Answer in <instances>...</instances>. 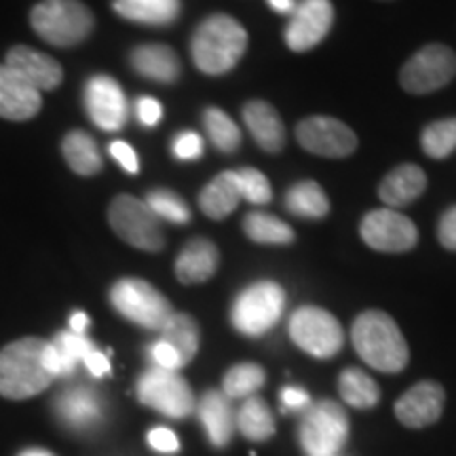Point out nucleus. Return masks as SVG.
<instances>
[{
	"instance_id": "9b49d317",
	"label": "nucleus",
	"mask_w": 456,
	"mask_h": 456,
	"mask_svg": "<svg viewBox=\"0 0 456 456\" xmlns=\"http://www.w3.org/2000/svg\"><path fill=\"white\" fill-rule=\"evenodd\" d=\"M456 77V53L446 45L431 43L419 49L403 64L399 83L408 94L427 95L444 89Z\"/></svg>"
},
{
	"instance_id": "cd10ccee",
	"label": "nucleus",
	"mask_w": 456,
	"mask_h": 456,
	"mask_svg": "<svg viewBox=\"0 0 456 456\" xmlns=\"http://www.w3.org/2000/svg\"><path fill=\"white\" fill-rule=\"evenodd\" d=\"M163 342L178 353L182 366H188L192 362L199 351V342H201V332H199V326L195 317H191L188 313H174L167 323H165L161 330Z\"/></svg>"
},
{
	"instance_id": "9d476101",
	"label": "nucleus",
	"mask_w": 456,
	"mask_h": 456,
	"mask_svg": "<svg viewBox=\"0 0 456 456\" xmlns=\"http://www.w3.org/2000/svg\"><path fill=\"white\" fill-rule=\"evenodd\" d=\"M138 397L144 406L169 419H186L195 412L197 402L191 385L175 370L151 368L140 376Z\"/></svg>"
},
{
	"instance_id": "423d86ee",
	"label": "nucleus",
	"mask_w": 456,
	"mask_h": 456,
	"mask_svg": "<svg viewBox=\"0 0 456 456\" xmlns=\"http://www.w3.org/2000/svg\"><path fill=\"white\" fill-rule=\"evenodd\" d=\"M349 437V416L332 399L311 403L298 427L300 446L309 456L340 454Z\"/></svg>"
},
{
	"instance_id": "4c0bfd02",
	"label": "nucleus",
	"mask_w": 456,
	"mask_h": 456,
	"mask_svg": "<svg viewBox=\"0 0 456 456\" xmlns=\"http://www.w3.org/2000/svg\"><path fill=\"white\" fill-rule=\"evenodd\" d=\"M171 151H174L175 159H180V161H195V159L203 155L201 135L195 134V131H182V134L175 135Z\"/></svg>"
},
{
	"instance_id": "f704fd0d",
	"label": "nucleus",
	"mask_w": 456,
	"mask_h": 456,
	"mask_svg": "<svg viewBox=\"0 0 456 456\" xmlns=\"http://www.w3.org/2000/svg\"><path fill=\"white\" fill-rule=\"evenodd\" d=\"M420 146L427 157L442 161L456 151V117L440 118L427 125L420 134Z\"/></svg>"
},
{
	"instance_id": "f257e3e1",
	"label": "nucleus",
	"mask_w": 456,
	"mask_h": 456,
	"mask_svg": "<svg viewBox=\"0 0 456 456\" xmlns=\"http://www.w3.org/2000/svg\"><path fill=\"white\" fill-rule=\"evenodd\" d=\"M55 380L49 366V340L26 336L0 351V395L30 399Z\"/></svg>"
},
{
	"instance_id": "ddd939ff",
	"label": "nucleus",
	"mask_w": 456,
	"mask_h": 456,
	"mask_svg": "<svg viewBox=\"0 0 456 456\" xmlns=\"http://www.w3.org/2000/svg\"><path fill=\"white\" fill-rule=\"evenodd\" d=\"M296 140L317 157L345 159L357 151V135L349 125L334 117H309L296 125Z\"/></svg>"
},
{
	"instance_id": "f03ea898",
	"label": "nucleus",
	"mask_w": 456,
	"mask_h": 456,
	"mask_svg": "<svg viewBox=\"0 0 456 456\" xmlns=\"http://www.w3.org/2000/svg\"><path fill=\"white\" fill-rule=\"evenodd\" d=\"M351 340L357 355L379 372L397 374L408 366V342L395 319L385 311L362 313L353 322Z\"/></svg>"
},
{
	"instance_id": "f8f14e48",
	"label": "nucleus",
	"mask_w": 456,
	"mask_h": 456,
	"mask_svg": "<svg viewBox=\"0 0 456 456\" xmlns=\"http://www.w3.org/2000/svg\"><path fill=\"white\" fill-rule=\"evenodd\" d=\"M359 232L374 252L403 254L419 243V228L414 222L391 208L368 212L363 216Z\"/></svg>"
},
{
	"instance_id": "c03bdc74",
	"label": "nucleus",
	"mask_w": 456,
	"mask_h": 456,
	"mask_svg": "<svg viewBox=\"0 0 456 456\" xmlns=\"http://www.w3.org/2000/svg\"><path fill=\"white\" fill-rule=\"evenodd\" d=\"M281 403L283 410H302L305 412L311 406V395L300 387H285L281 391Z\"/></svg>"
},
{
	"instance_id": "6e6552de",
	"label": "nucleus",
	"mask_w": 456,
	"mask_h": 456,
	"mask_svg": "<svg viewBox=\"0 0 456 456\" xmlns=\"http://www.w3.org/2000/svg\"><path fill=\"white\" fill-rule=\"evenodd\" d=\"M108 222L112 231L131 248H138L142 252H161L165 248L161 220L138 197H114L108 208Z\"/></svg>"
},
{
	"instance_id": "412c9836",
	"label": "nucleus",
	"mask_w": 456,
	"mask_h": 456,
	"mask_svg": "<svg viewBox=\"0 0 456 456\" xmlns=\"http://www.w3.org/2000/svg\"><path fill=\"white\" fill-rule=\"evenodd\" d=\"M131 68L148 81L171 85L180 78L182 61L178 53L163 43L138 45L129 53Z\"/></svg>"
},
{
	"instance_id": "dca6fc26",
	"label": "nucleus",
	"mask_w": 456,
	"mask_h": 456,
	"mask_svg": "<svg viewBox=\"0 0 456 456\" xmlns=\"http://www.w3.org/2000/svg\"><path fill=\"white\" fill-rule=\"evenodd\" d=\"M446 406V391L436 380H420L395 402V416L403 427L423 429L440 420Z\"/></svg>"
},
{
	"instance_id": "f3484780",
	"label": "nucleus",
	"mask_w": 456,
	"mask_h": 456,
	"mask_svg": "<svg viewBox=\"0 0 456 456\" xmlns=\"http://www.w3.org/2000/svg\"><path fill=\"white\" fill-rule=\"evenodd\" d=\"M4 64L37 91H53L64 81V70H61L60 61L41 51L26 47V45L11 47Z\"/></svg>"
},
{
	"instance_id": "09e8293b",
	"label": "nucleus",
	"mask_w": 456,
	"mask_h": 456,
	"mask_svg": "<svg viewBox=\"0 0 456 456\" xmlns=\"http://www.w3.org/2000/svg\"><path fill=\"white\" fill-rule=\"evenodd\" d=\"M21 456H55V454L45 452V450H28V452H24Z\"/></svg>"
},
{
	"instance_id": "37998d69",
	"label": "nucleus",
	"mask_w": 456,
	"mask_h": 456,
	"mask_svg": "<svg viewBox=\"0 0 456 456\" xmlns=\"http://www.w3.org/2000/svg\"><path fill=\"white\" fill-rule=\"evenodd\" d=\"M110 155L117 159V163L121 165L125 171H129V174H138L140 171L138 155H135V151L127 144V142H112Z\"/></svg>"
},
{
	"instance_id": "20e7f679",
	"label": "nucleus",
	"mask_w": 456,
	"mask_h": 456,
	"mask_svg": "<svg viewBox=\"0 0 456 456\" xmlns=\"http://www.w3.org/2000/svg\"><path fill=\"white\" fill-rule=\"evenodd\" d=\"M32 30L53 47H77L94 32L95 17L81 0H41L30 11Z\"/></svg>"
},
{
	"instance_id": "de8ad7c7",
	"label": "nucleus",
	"mask_w": 456,
	"mask_h": 456,
	"mask_svg": "<svg viewBox=\"0 0 456 456\" xmlns=\"http://www.w3.org/2000/svg\"><path fill=\"white\" fill-rule=\"evenodd\" d=\"M266 3L271 4L273 11L281 15H292L296 9V0H266Z\"/></svg>"
},
{
	"instance_id": "473e14b6",
	"label": "nucleus",
	"mask_w": 456,
	"mask_h": 456,
	"mask_svg": "<svg viewBox=\"0 0 456 456\" xmlns=\"http://www.w3.org/2000/svg\"><path fill=\"white\" fill-rule=\"evenodd\" d=\"M266 372L258 363H237L222 379V393L228 399H248L265 385Z\"/></svg>"
},
{
	"instance_id": "a19ab883",
	"label": "nucleus",
	"mask_w": 456,
	"mask_h": 456,
	"mask_svg": "<svg viewBox=\"0 0 456 456\" xmlns=\"http://www.w3.org/2000/svg\"><path fill=\"white\" fill-rule=\"evenodd\" d=\"M148 444H151V448H155L157 452L163 454H174L180 450L178 436L171 429H165V427H157V429L148 433Z\"/></svg>"
},
{
	"instance_id": "6ab92c4d",
	"label": "nucleus",
	"mask_w": 456,
	"mask_h": 456,
	"mask_svg": "<svg viewBox=\"0 0 456 456\" xmlns=\"http://www.w3.org/2000/svg\"><path fill=\"white\" fill-rule=\"evenodd\" d=\"M57 416H60L70 429L87 431L91 427L100 425L104 416V406L98 393L89 387L77 385L60 393L55 402Z\"/></svg>"
},
{
	"instance_id": "2f4dec72",
	"label": "nucleus",
	"mask_w": 456,
	"mask_h": 456,
	"mask_svg": "<svg viewBox=\"0 0 456 456\" xmlns=\"http://www.w3.org/2000/svg\"><path fill=\"white\" fill-rule=\"evenodd\" d=\"M243 231L254 243L260 245H289L296 239L292 226L266 212H249L245 216Z\"/></svg>"
},
{
	"instance_id": "7ed1b4c3",
	"label": "nucleus",
	"mask_w": 456,
	"mask_h": 456,
	"mask_svg": "<svg viewBox=\"0 0 456 456\" xmlns=\"http://www.w3.org/2000/svg\"><path fill=\"white\" fill-rule=\"evenodd\" d=\"M248 49V32L235 17L216 13L197 26L191 41L195 66L209 77L231 72Z\"/></svg>"
},
{
	"instance_id": "8fccbe9b",
	"label": "nucleus",
	"mask_w": 456,
	"mask_h": 456,
	"mask_svg": "<svg viewBox=\"0 0 456 456\" xmlns=\"http://www.w3.org/2000/svg\"><path fill=\"white\" fill-rule=\"evenodd\" d=\"M334 456H340V454H334Z\"/></svg>"
},
{
	"instance_id": "c85d7f7f",
	"label": "nucleus",
	"mask_w": 456,
	"mask_h": 456,
	"mask_svg": "<svg viewBox=\"0 0 456 456\" xmlns=\"http://www.w3.org/2000/svg\"><path fill=\"white\" fill-rule=\"evenodd\" d=\"M285 208L300 218L319 220L326 218L330 212L328 195L315 180H302L289 188L285 195Z\"/></svg>"
},
{
	"instance_id": "a18cd8bd",
	"label": "nucleus",
	"mask_w": 456,
	"mask_h": 456,
	"mask_svg": "<svg viewBox=\"0 0 456 456\" xmlns=\"http://www.w3.org/2000/svg\"><path fill=\"white\" fill-rule=\"evenodd\" d=\"M83 363L87 366V370L95 376V379H102V376L110 374V362H108L104 353H100L95 346L87 353V355H85Z\"/></svg>"
},
{
	"instance_id": "1a4fd4ad",
	"label": "nucleus",
	"mask_w": 456,
	"mask_h": 456,
	"mask_svg": "<svg viewBox=\"0 0 456 456\" xmlns=\"http://www.w3.org/2000/svg\"><path fill=\"white\" fill-rule=\"evenodd\" d=\"M294 345L317 359H330L345 345V332L332 313L319 306H300L288 323Z\"/></svg>"
},
{
	"instance_id": "2eb2a0df",
	"label": "nucleus",
	"mask_w": 456,
	"mask_h": 456,
	"mask_svg": "<svg viewBox=\"0 0 456 456\" xmlns=\"http://www.w3.org/2000/svg\"><path fill=\"white\" fill-rule=\"evenodd\" d=\"M85 108L89 118L104 131H118L127 123V98L112 77L98 74L85 85Z\"/></svg>"
},
{
	"instance_id": "b1692460",
	"label": "nucleus",
	"mask_w": 456,
	"mask_h": 456,
	"mask_svg": "<svg viewBox=\"0 0 456 456\" xmlns=\"http://www.w3.org/2000/svg\"><path fill=\"white\" fill-rule=\"evenodd\" d=\"M427 174L419 165L402 163L385 175L379 186V197L387 208H406L425 192Z\"/></svg>"
},
{
	"instance_id": "7c9ffc66",
	"label": "nucleus",
	"mask_w": 456,
	"mask_h": 456,
	"mask_svg": "<svg viewBox=\"0 0 456 456\" xmlns=\"http://www.w3.org/2000/svg\"><path fill=\"white\" fill-rule=\"evenodd\" d=\"M237 429L252 442H266L275 436V419L262 397H248L237 412Z\"/></svg>"
},
{
	"instance_id": "4be33fe9",
	"label": "nucleus",
	"mask_w": 456,
	"mask_h": 456,
	"mask_svg": "<svg viewBox=\"0 0 456 456\" xmlns=\"http://www.w3.org/2000/svg\"><path fill=\"white\" fill-rule=\"evenodd\" d=\"M218 265L220 252L214 241L203 237L191 239V241L182 248L178 260H175V277H178V281L184 285L205 283L208 279H212L216 275Z\"/></svg>"
},
{
	"instance_id": "72a5a7b5",
	"label": "nucleus",
	"mask_w": 456,
	"mask_h": 456,
	"mask_svg": "<svg viewBox=\"0 0 456 456\" xmlns=\"http://www.w3.org/2000/svg\"><path fill=\"white\" fill-rule=\"evenodd\" d=\"M203 125L208 131V138L220 152H235L241 144V129L237 123L220 108L209 106L203 112Z\"/></svg>"
},
{
	"instance_id": "5701e85b",
	"label": "nucleus",
	"mask_w": 456,
	"mask_h": 456,
	"mask_svg": "<svg viewBox=\"0 0 456 456\" xmlns=\"http://www.w3.org/2000/svg\"><path fill=\"white\" fill-rule=\"evenodd\" d=\"M243 121L256 144L266 152H281L285 146V125L279 112L265 100H252L243 106Z\"/></svg>"
},
{
	"instance_id": "49530a36",
	"label": "nucleus",
	"mask_w": 456,
	"mask_h": 456,
	"mask_svg": "<svg viewBox=\"0 0 456 456\" xmlns=\"http://www.w3.org/2000/svg\"><path fill=\"white\" fill-rule=\"evenodd\" d=\"M89 326V317L85 315V313L77 311L74 315L70 317V332H77V334H85V330Z\"/></svg>"
},
{
	"instance_id": "39448f33",
	"label": "nucleus",
	"mask_w": 456,
	"mask_h": 456,
	"mask_svg": "<svg viewBox=\"0 0 456 456\" xmlns=\"http://www.w3.org/2000/svg\"><path fill=\"white\" fill-rule=\"evenodd\" d=\"M110 305L118 315H123L135 326L161 332L165 323L174 315V306L155 285L144 279L125 277L110 288Z\"/></svg>"
},
{
	"instance_id": "a878e982",
	"label": "nucleus",
	"mask_w": 456,
	"mask_h": 456,
	"mask_svg": "<svg viewBox=\"0 0 456 456\" xmlns=\"http://www.w3.org/2000/svg\"><path fill=\"white\" fill-rule=\"evenodd\" d=\"M114 13L146 26H169L180 17V0H112Z\"/></svg>"
},
{
	"instance_id": "ea45409f",
	"label": "nucleus",
	"mask_w": 456,
	"mask_h": 456,
	"mask_svg": "<svg viewBox=\"0 0 456 456\" xmlns=\"http://www.w3.org/2000/svg\"><path fill=\"white\" fill-rule=\"evenodd\" d=\"M151 357H152V362H155L157 368L175 370V372H178L180 368H184V366H182L178 353L171 349L167 342H163V340L152 342V345H151Z\"/></svg>"
},
{
	"instance_id": "aec40b11",
	"label": "nucleus",
	"mask_w": 456,
	"mask_h": 456,
	"mask_svg": "<svg viewBox=\"0 0 456 456\" xmlns=\"http://www.w3.org/2000/svg\"><path fill=\"white\" fill-rule=\"evenodd\" d=\"M232 399H228L222 391H205L197 403L199 419L209 442L216 448H224L231 444L232 433L237 429V414L232 410Z\"/></svg>"
},
{
	"instance_id": "c9c22d12",
	"label": "nucleus",
	"mask_w": 456,
	"mask_h": 456,
	"mask_svg": "<svg viewBox=\"0 0 456 456\" xmlns=\"http://www.w3.org/2000/svg\"><path fill=\"white\" fill-rule=\"evenodd\" d=\"M146 205L152 209V214L159 220L174 222V224H186V222H191V209H188L184 199L178 192L167 191V188H157V191L148 192Z\"/></svg>"
},
{
	"instance_id": "0eeeda50",
	"label": "nucleus",
	"mask_w": 456,
	"mask_h": 456,
	"mask_svg": "<svg viewBox=\"0 0 456 456\" xmlns=\"http://www.w3.org/2000/svg\"><path fill=\"white\" fill-rule=\"evenodd\" d=\"M285 292L275 281H256L243 289L232 302L231 322L243 336H262L281 319Z\"/></svg>"
},
{
	"instance_id": "79ce46f5",
	"label": "nucleus",
	"mask_w": 456,
	"mask_h": 456,
	"mask_svg": "<svg viewBox=\"0 0 456 456\" xmlns=\"http://www.w3.org/2000/svg\"><path fill=\"white\" fill-rule=\"evenodd\" d=\"M135 112H138L140 123L144 125V127H155L163 117V106L159 104L155 98H146L144 95V98L135 102Z\"/></svg>"
},
{
	"instance_id": "4468645a",
	"label": "nucleus",
	"mask_w": 456,
	"mask_h": 456,
	"mask_svg": "<svg viewBox=\"0 0 456 456\" xmlns=\"http://www.w3.org/2000/svg\"><path fill=\"white\" fill-rule=\"evenodd\" d=\"M334 24V4L330 0H302L285 28V45L296 53L315 49Z\"/></svg>"
},
{
	"instance_id": "bb28decb",
	"label": "nucleus",
	"mask_w": 456,
	"mask_h": 456,
	"mask_svg": "<svg viewBox=\"0 0 456 456\" xmlns=\"http://www.w3.org/2000/svg\"><path fill=\"white\" fill-rule=\"evenodd\" d=\"M61 155H64L68 167L78 175H95L102 171V155L95 140L87 131L72 129L61 142Z\"/></svg>"
},
{
	"instance_id": "e433bc0d",
	"label": "nucleus",
	"mask_w": 456,
	"mask_h": 456,
	"mask_svg": "<svg viewBox=\"0 0 456 456\" xmlns=\"http://www.w3.org/2000/svg\"><path fill=\"white\" fill-rule=\"evenodd\" d=\"M237 178H239V188H241V197L248 203L266 205L273 201V188L262 171L243 167L237 171Z\"/></svg>"
},
{
	"instance_id": "58836bf2",
	"label": "nucleus",
	"mask_w": 456,
	"mask_h": 456,
	"mask_svg": "<svg viewBox=\"0 0 456 456\" xmlns=\"http://www.w3.org/2000/svg\"><path fill=\"white\" fill-rule=\"evenodd\" d=\"M437 241L442 243V248L456 252V205L448 208L437 222Z\"/></svg>"
},
{
	"instance_id": "c756f323",
	"label": "nucleus",
	"mask_w": 456,
	"mask_h": 456,
	"mask_svg": "<svg viewBox=\"0 0 456 456\" xmlns=\"http://www.w3.org/2000/svg\"><path fill=\"white\" fill-rule=\"evenodd\" d=\"M338 391L342 402L353 408L370 410L380 402V387L372 376L359 368H346L338 376Z\"/></svg>"
},
{
	"instance_id": "a211bd4d",
	"label": "nucleus",
	"mask_w": 456,
	"mask_h": 456,
	"mask_svg": "<svg viewBox=\"0 0 456 456\" xmlns=\"http://www.w3.org/2000/svg\"><path fill=\"white\" fill-rule=\"evenodd\" d=\"M41 106V91L28 85L7 64H0V118L28 121L37 117Z\"/></svg>"
},
{
	"instance_id": "393cba45",
	"label": "nucleus",
	"mask_w": 456,
	"mask_h": 456,
	"mask_svg": "<svg viewBox=\"0 0 456 456\" xmlns=\"http://www.w3.org/2000/svg\"><path fill=\"white\" fill-rule=\"evenodd\" d=\"M241 201L237 171H222L203 188L199 195V208L212 220H224L237 209Z\"/></svg>"
}]
</instances>
